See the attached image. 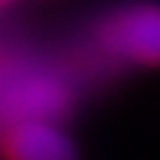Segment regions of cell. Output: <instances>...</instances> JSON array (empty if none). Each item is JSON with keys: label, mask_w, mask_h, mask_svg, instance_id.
Masks as SVG:
<instances>
[{"label": "cell", "mask_w": 160, "mask_h": 160, "mask_svg": "<svg viewBox=\"0 0 160 160\" xmlns=\"http://www.w3.org/2000/svg\"><path fill=\"white\" fill-rule=\"evenodd\" d=\"M0 3H3V0H0Z\"/></svg>", "instance_id": "cell-3"}, {"label": "cell", "mask_w": 160, "mask_h": 160, "mask_svg": "<svg viewBox=\"0 0 160 160\" xmlns=\"http://www.w3.org/2000/svg\"><path fill=\"white\" fill-rule=\"evenodd\" d=\"M101 45L110 53L131 62L157 65L160 62V6L131 3L113 12L101 27Z\"/></svg>", "instance_id": "cell-1"}, {"label": "cell", "mask_w": 160, "mask_h": 160, "mask_svg": "<svg viewBox=\"0 0 160 160\" xmlns=\"http://www.w3.org/2000/svg\"><path fill=\"white\" fill-rule=\"evenodd\" d=\"M3 151L9 160H77L71 139L57 125L42 119L18 122L6 133Z\"/></svg>", "instance_id": "cell-2"}]
</instances>
